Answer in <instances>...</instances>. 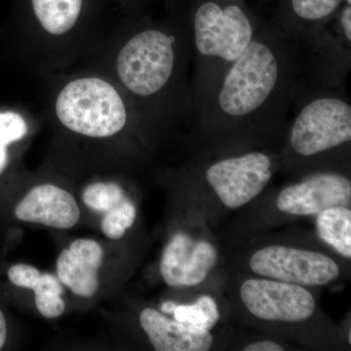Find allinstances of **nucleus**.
<instances>
[{
	"label": "nucleus",
	"instance_id": "obj_1",
	"mask_svg": "<svg viewBox=\"0 0 351 351\" xmlns=\"http://www.w3.org/2000/svg\"><path fill=\"white\" fill-rule=\"evenodd\" d=\"M302 73L297 41L270 21L263 22L248 48L198 108V126L223 135L280 125L293 107Z\"/></svg>",
	"mask_w": 351,
	"mask_h": 351
},
{
	"label": "nucleus",
	"instance_id": "obj_2",
	"mask_svg": "<svg viewBox=\"0 0 351 351\" xmlns=\"http://www.w3.org/2000/svg\"><path fill=\"white\" fill-rule=\"evenodd\" d=\"M196 112L226 69L248 48L263 21L246 0H191Z\"/></svg>",
	"mask_w": 351,
	"mask_h": 351
},
{
	"label": "nucleus",
	"instance_id": "obj_3",
	"mask_svg": "<svg viewBox=\"0 0 351 351\" xmlns=\"http://www.w3.org/2000/svg\"><path fill=\"white\" fill-rule=\"evenodd\" d=\"M289 145L298 156L311 158L351 141V103L346 88L301 76L294 101Z\"/></svg>",
	"mask_w": 351,
	"mask_h": 351
},
{
	"label": "nucleus",
	"instance_id": "obj_4",
	"mask_svg": "<svg viewBox=\"0 0 351 351\" xmlns=\"http://www.w3.org/2000/svg\"><path fill=\"white\" fill-rule=\"evenodd\" d=\"M56 112L66 128L88 137H110L127 122L125 105L119 92L100 78L69 83L58 96Z\"/></svg>",
	"mask_w": 351,
	"mask_h": 351
},
{
	"label": "nucleus",
	"instance_id": "obj_5",
	"mask_svg": "<svg viewBox=\"0 0 351 351\" xmlns=\"http://www.w3.org/2000/svg\"><path fill=\"white\" fill-rule=\"evenodd\" d=\"M177 38L161 29L138 32L117 57V73L135 96H157L174 80L178 64Z\"/></svg>",
	"mask_w": 351,
	"mask_h": 351
},
{
	"label": "nucleus",
	"instance_id": "obj_6",
	"mask_svg": "<svg viewBox=\"0 0 351 351\" xmlns=\"http://www.w3.org/2000/svg\"><path fill=\"white\" fill-rule=\"evenodd\" d=\"M299 46L304 77L346 88L351 66V0H343L334 19Z\"/></svg>",
	"mask_w": 351,
	"mask_h": 351
},
{
	"label": "nucleus",
	"instance_id": "obj_7",
	"mask_svg": "<svg viewBox=\"0 0 351 351\" xmlns=\"http://www.w3.org/2000/svg\"><path fill=\"white\" fill-rule=\"evenodd\" d=\"M272 177V159L263 152H248L216 161L205 179L226 207L237 209L257 197Z\"/></svg>",
	"mask_w": 351,
	"mask_h": 351
},
{
	"label": "nucleus",
	"instance_id": "obj_8",
	"mask_svg": "<svg viewBox=\"0 0 351 351\" xmlns=\"http://www.w3.org/2000/svg\"><path fill=\"white\" fill-rule=\"evenodd\" d=\"M251 269L258 276L301 286H322L339 276L332 258L318 252L269 246L253 254Z\"/></svg>",
	"mask_w": 351,
	"mask_h": 351
},
{
	"label": "nucleus",
	"instance_id": "obj_9",
	"mask_svg": "<svg viewBox=\"0 0 351 351\" xmlns=\"http://www.w3.org/2000/svg\"><path fill=\"white\" fill-rule=\"evenodd\" d=\"M240 295L246 308L263 320L302 322L315 311V300L304 286L274 279H248Z\"/></svg>",
	"mask_w": 351,
	"mask_h": 351
},
{
	"label": "nucleus",
	"instance_id": "obj_10",
	"mask_svg": "<svg viewBox=\"0 0 351 351\" xmlns=\"http://www.w3.org/2000/svg\"><path fill=\"white\" fill-rule=\"evenodd\" d=\"M350 202V180L339 173L323 172L284 189L276 206L283 213L317 216L328 208L348 207Z\"/></svg>",
	"mask_w": 351,
	"mask_h": 351
},
{
	"label": "nucleus",
	"instance_id": "obj_11",
	"mask_svg": "<svg viewBox=\"0 0 351 351\" xmlns=\"http://www.w3.org/2000/svg\"><path fill=\"white\" fill-rule=\"evenodd\" d=\"M217 251L206 241H195L177 233L163 251L160 272L172 287H191L202 283L217 263Z\"/></svg>",
	"mask_w": 351,
	"mask_h": 351
},
{
	"label": "nucleus",
	"instance_id": "obj_12",
	"mask_svg": "<svg viewBox=\"0 0 351 351\" xmlns=\"http://www.w3.org/2000/svg\"><path fill=\"white\" fill-rule=\"evenodd\" d=\"M270 22L298 44L319 32L338 13L343 0H270Z\"/></svg>",
	"mask_w": 351,
	"mask_h": 351
},
{
	"label": "nucleus",
	"instance_id": "obj_13",
	"mask_svg": "<svg viewBox=\"0 0 351 351\" xmlns=\"http://www.w3.org/2000/svg\"><path fill=\"white\" fill-rule=\"evenodd\" d=\"M21 221L68 230L77 223L80 212L71 193L54 184L36 186L15 208Z\"/></svg>",
	"mask_w": 351,
	"mask_h": 351
},
{
	"label": "nucleus",
	"instance_id": "obj_14",
	"mask_svg": "<svg viewBox=\"0 0 351 351\" xmlns=\"http://www.w3.org/2000/svg\"><path fill=\"white\" fill-rule=\"evenodd\" d=\"M103 257V249L98 242L91 239L75 240L58 258V277L75 295L93 297L98 291V270Z\"/></svg>",
	"mask_w": 351,
	"mask_h": 351
},
{
	"label": "nucleus",
	"instance_id": "obj_15",
	"mask_svg": "<svg viewBox=\"0 0 351 351\" xmlns=\"http://www.w3.org/2000/svg\"><path fill=\"white\" fill-rule=\"evenodd\" d=\"M140 322L157 351H207L213 346L209 331L170 319L156 309H144Z\"/></svg>",
	"mask_w": 351,
	"mask_h": 351
},
{
	"label": "nucleus",
	"instance_id": "obj_16",
	"mask_svg": "<svg viewBox=\"0 0 351 351\" xmlns=\"http://www.w3.org/2000/svg\"><path fill=\"white\" fill-rule=\"evenodd\" d=\"M316 232L325 243L339 255L351 257V211L350 208H328L317 215Z\"/></svg>",
	"mask_w": 351,
	"mask_h": 351
},
{
	"label": "nucleus",
	"instance_id": "obj_17",
	"mask_svg": "<svg viewBox=\"0 0 351 351\" xmlns=\"http://www.w3.org/2000/svg\"><path fill=\"white\" fill-rule=\"evenodd\" d=\"M83 0H32L36 18L46 32L63 34L73 29L82 9Z\"/></svg>",
	"mask_w": 351,
	"mask_h": 351
},
{
	"label": "nucleus",
	"instance_id": "obj_18",
	"mask_svg": "<svg viewBox=\"0 0 351 351\" xmlns=\"http://www.w3.org/2000/svg\"><path fill=\"white\" fill-rule=\"evenodd\" d=\"M173 315L175 320L203 331H210L219 318L216 302L210 295H201L193 304H178Z\"/></svg>",
	"mask_w": 351,
	"mask_h": 351
},
{
	"label": "nucleus",
	"instance_id": "obj_19",
	"mask_svg": "<svg viewBox=\"0 0 351 351\" xmlns=\"http://www.w3.org/2000/svg\"><path fill=\"white\" fill-rule=\"evenodd\" d=\"M36 294V304L44 317L57 318L64 311L63 285L59 277L52 274H41L38 282L32 288Z\"/></svg>",
	"mask_w": 351,
	"mask_h": 351
},
{
	"label": "nucleus",
	"instance_id": "obj_20",
	"mask_svg": "<svg viewBox=\"0 0 351 351\" xmlns=\"http://www.w3.org/2000/svg\"><path fill=\"white\" fill-rule=\"evenodd\" d=\"M126 198L123 189L113 182H96L83 191L82 199L94 211L107 213Z\"/></svg>",
	"mask_w": 351,
	"mask_h": 351
},
{
	"label": "nucleus",
	"instance_id": "obj_21",
	"mask_svg": "<svg viewBox=\"0 0 351 351\" xmlns=\"http://www.w3.org/2000/svg\"><path fill=\"white\" fill-rule=\"evenodd\" d=\"M136 219V208L128 198L106 213L101 221V230L110 239H120Z\"/></svg>",
	"mask_w": 351,
	"mask_h": 351
},
{
	"label": "nucleus",
	"instance_id": "obj_22",
	"mask_svg": "<svg viewBox=\"0 0 351 351\" xmlns=\"http://www.w3.org/2000/svg\"><path fill=\"white\" fill-rule=\"evenodd\" d=\"M27 133V123L19 113L0 112V143L12 144L24 138Z\"/></svg>",
	"mask_w": 351,
	"mask_h": 351
},
{
	"label": "nucleus",
	"instance_id": "obj_23",
	"mask_svg": "<svg viewBox=\"0 0 351 351\" xmlns=\"http://www.w3.org/2000/svg\"><path fill=\"white\" fill-rule=\"evenodd\" d=\"M41 272L36 267L18 263L8 269L9 280L18 287L31 289L38 282Z\"/></svg>",
	"mask_w": 351,
	"mask_h": 351
},
{
	"label": "nucleus",
	"instance_id": "obj_24",
	"mask_svg": "<svg viewBox=\"0 0 351 351\" xmlns=\"http://www.w3.org/2000/svg\"><path fill=\"white\" fill-rule=\"evenodd\" d=\"M244 351H283L284 348L282 346L277 345L274 341H258V343H252L245 346Z\"/></svg>",
	"mask_w": 351,
	"mask_h": 351
},
{
	"label": "nucleus",
	"instance_id": "obj_25",
	"mask_svg": "<svg viewBox=\"0 0 351 351\" xmlns=\"http://www.w3.org/2000/svg\"><path fill=\"white\" fill-rule=\"evenodd\" d=\"M9 162L8 152H7V145L0 143V174L6 169Z\"/></svg>",
	"mask_w": 351,
	"mask_h": 351
},
{
	"label": "nucleus",
	"instance_id": "obj_26",
	"mask_svg": "<svg viewBox=\"0 0 351 351\" xmlns=\"http://www.w3.org/2000/svg\"><path fill=\"white\" fill-rule=\"evenodd\" d=\"M7 337V327L5 317L0 311V350L3 348Z\"/></svg>",
	"mask_w": 351,
	"mask_h": 351
},
{
	"label": "nucleus",
	"instance_id": "obj_27",
	"mask_svg": "<svg viewBox=\"0 0 351 351\" xmlns=\"http://www.w3.org/2000/svg\"><path fill=\"white\" fill-rule=\"evenodd\" d=\"M177 306L178 304H175L174 302H164L160 306L161 311L165 314H173L174 313L176 306Z\"/></svg>",
	"mask_w": 351,
	"mask_h": 351
},
{
	"label": "nucleus",
	"instance_id": "obj_28",
	"mask_svg": "<svg viewBox=\"0 0 351 351\" xmlns=\"http://www.w3.org/2000/svg\"><path fill=\"white\" fill-rule=\"evenodd\" d=\"M263 1H270V0H263Z\"/></svg>",
	"mask_w": 351,
	"mask_h": 351
}]
</instances>
